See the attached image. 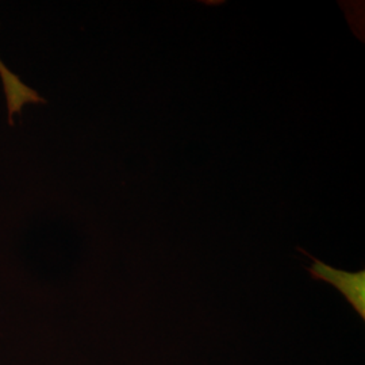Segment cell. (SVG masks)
<instances>
[{
	"label": "cell",
	"instance_id": "obj_1",
	"mask_svg": "<svg viewBox=\"0 0 365 365\" xmlns=\"http://www.w3.org/2000/svg\"><path fill=\"white\" fill-rule=\"evenodd\" d=\"M313 259V265L309 268V272L314 279L325 280L339 289L348 302H351L356 312L364 318L365 315V272H346L331 268L322 261Z\"/></svg>",
	"mask_w": 365,
	"mask_h": 365
}]
</instances>
